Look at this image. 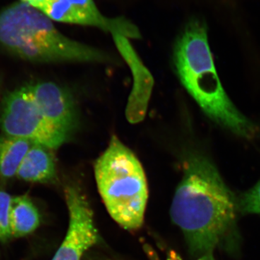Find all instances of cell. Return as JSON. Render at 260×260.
Masks as SVG:
<instances>
[{
    "label": "cell",
    "mask_w": 260,
    "mask_h": 260,
    "mask_svg": "<svg viewBox=\"0 0 260 260\" xmlns=\"http://www.w3.org/2000/svg\"><path fill=\"white\" fill-rule=\"evenodd\" d=\"M0 44L13 54L32 62H105L104 51L65 37L52 20L20 2L0 13Z\"/></svg>",
    "instance_id": "3"
},
{
    "label": "cell",
    "mask_w": 260,
    "mask_h": 260,
    "mask_svg": "<svg viewBox=\"0 0 260 260\" xmlns=\"http://www.w3.org/2000/svg\"><path fill=\"white\" fill-rule=\"evenodd\" d=\"M13 198L0 190V242H5L13 237L10 225V210Z\"/></svg>",
    "instance_id": "13"
},
{
    "label": "cell",
    "mask_w": 260,
    "mask_h": 260,
    "mask_svg": "<svg viewBox=\"0 0 260 260\" xmlns=\"http://www.w3.org/2000/svg\"><path fill=\"white\" fill-rule=\"evenodd\" d=\"M174 63L186 91L210 119L239 136L251 138L255 128L231 102L214 64L206 25L193 20L176 42Z\"/></svg>",
    "instance_id": "2"
},
{
    "label": "cell",
    "mask_w": 260,
    "mask_h": 260,
    "mask_svg": "<svg viewBox=\"0 0 260 260\" xmlns=\"http://www.w3.org/2000/svg\"><path fill=\"white\" fill-rule=\"evenodd\" d=\"M32 143L28 140L4 134L0 136V177L10 179L16 176Z\"/></svg>",
    "instance_id": "12"
},
{
    "label": "cell",
    "mask_w": 260,
    "mask_h": 260,
    "mask_svg": "<svg viewBox=\"0 0 260 260\" xmlns=\"http://www.w3.org/2000/svg\"><path fill=\"white\" fill-rule=\"evenodd\" d=\"M40 224L37 207L26 196L13 198L10 210V225L13 237H22L35 232Z\"/></svg>",
    "instance_id": "11"
},
{
    "label": "cell",
    "mask_w": 260,
    "mask_h": 260,
    "mask_svg": "<svg viewBox=\"0 0 260 260\" xmlns=\"http://www.w3.org/2000/svg\"><path fill=\"white\" fill-rule=\"evenodd\" d=\"M16 176L28 182L49 183L54 181L56 169L52 150L44 145L32 143Z\"/></svg>",
    "instance_id": "10"
},
{
    "label": "cell",
    "mask_w": 260,
    "mask_h": 260,
    "mask_svg": "<svg viewBox=\"0 0 260 260\" xmlns=\"http://www.w3.org/2000/svg\"><path fill=\"white\" fill-rule=\"evenodd\" d=\"M112 36L116 47L129 65L133 77V88L126 107V119L131 124H138L146 115L153 88V78L132 46L129 39L119 34Z\"/></svg>",
    "instance_id": "9"
},
{
    "label": "cell",
    "mask_w": 260,
    "mask_h": 260,
    "mask_svg": "<svg viewBox=\"0 0 260 260\" xmlns=\"http://www.w3.org/2000/svg\"><path fill=\"white\" fill-rule=\"evenodd\" d=\"M0 126L4 135L28 140L51 150L70 139L44 117L28 85L15 89L5 98Z\"/></svg>",
    "instance_id": "5"
},
{
    "label": "cell",
    "mask_w": 260,
    "mask_h": 260,
    "mask_svg": "<svg viewBox=\"0 0 260 260\" xmlns=\"http://www.w3.org/2000/svg\"><path fill=\"white\" fill-rule=\"evenodd\" d=\"M239 213L260 215V180L238 198Z\"/></svg>",
    "instance_id": "14"
},
{
    "label": "cell",
    "mask_w": 260,
    "mask_h": 260,
    "mask_svg": "<svg viewBox=\"0 0 260 260\" xmlns=\"http://www.w3.org/2000/svg\"><path fill=\"white\" fill-rule=\"evenodd\" d=\"M64 193L69 210V226L64 241L51 260H81L85 251L99 241L93 211L76 186H67Z\"/></svg>",
    "instance_id": "7"
},
{
    "label": "cell",
    "mask_w": 260,
    "mask_h": 260,
    "mask_svg": "<svg viewBox=\"0 0 260 260\" xmlns=\"http://www.w3.org/2000/svg\"><path fill=\"white\" fill-rule=\"evenodd\" d=\"M98 189L112 218L124 229L143 225L148 198L143 167L116 136L94 166Z\"/></svg>",
    "instance_id": "4"
},
{
    "label": "cell",
    "mask_w": 260,
    "mask_h": 260,
    "mask_svg": "<svg viewBox=\"0 0 260 260\" xmlns=\"http://www.w3.org/2000/svg\"><path fill=\"white\" fill-rule=\"evenodd\" d=\"M28 87L44 117L70 138L78 127V114L69 91L52 82H39Z\"/></svg>",
    "instance_id": "8"
},
{
    "label": "cell",
    "mask_w": 260,
    "mask_h": 260,
    "mask_svg": "<svg viewBox=\"0 0 260 260\" xmlns=\"http://www.w3.org/2000/svg\"><path fill=\"white\" fill-rule=\"evenodd\" d=\"M170 213L193 257H213L216 251L239 254L242 237L238 198L206 156L191 154L184 160Z\"/></svg>",
    "instance_id": "1"
},
{
    "label": "cell",
    "mask_w": 260,
    "mask_h": 260,
    "mask_svg": "<svg viewBox=\"0 0 260 260\" xmlns=\"http://www.w3.org/2000/svg\"><path fill=\"white\" fill-rule=\"evenodd\" d=\"M52 20L60 23L95 27L119 34L128 39L141 38L139 28L128 19L109 18L102 14L93 0H21Z\"/></svg>",
    "instance_id": "6"
}]
</instances>
